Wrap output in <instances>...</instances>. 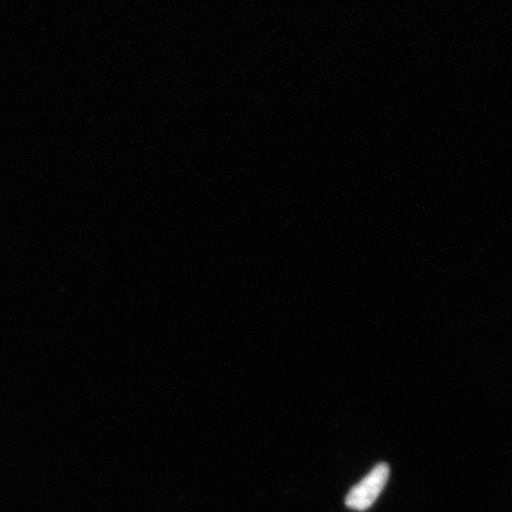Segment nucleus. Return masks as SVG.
Here are the masks:
<instances>
[{
	"label": "nucleus",
	"instance_id": "nucleus-1",
	"mask_svg": "<svg viewBox=\"0 0 512 512\" xmlns=\"http://www.w3.org/2000/svg\"><path fill=\"white\" fill-rule=\"evenodd\" d=\"M389 472L387 464H377L366 478L351 489L347 499H345L347 507L356 511L368 510L386 486Z\"/></svg>",
	"mask_w": 512,
	"mask_h": 512
}]
</instances>
